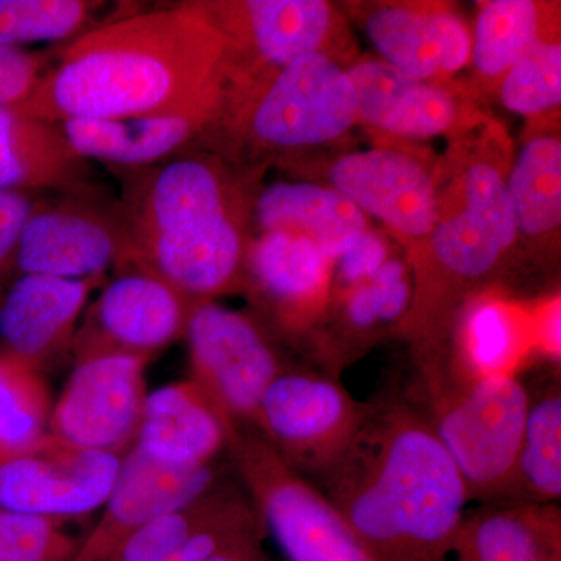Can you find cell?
<instances>
[{"mask_svg": "<svg viewBox=\"0 0 561 561\" xmlns=\"http://www.w3.org/2000/svg\"><path fill=\"white\" fill-rule=\"evenodd\" d=\"M35 203L25 192L0 191V283L16 272L18 241Z\"/></svg>", "mask_w": 561, "mask_h": 561, "instance_id": "obj_33", "label": "cell"}, {"mask_svg": "<svg viewBox=\"0 0 561 561\" xmlns=\"http://www.w3.org/2000/svg\"><path fill=\"white\" fill-rule=\"evenodd\" d=\"M219 124L261 150L319 146L357 124L356 91L348 72L320 51L224 88L208 127Z\"/></svg>", "mask_w": 561, "mask_h": 561, "instance_id": "obj_4", "label": "cell"}, {"mask_svg": "<svg viewBox=\"0 0 561 561\" xmlns=\"http://www.w3.org/2000/svg\"><path fill=\"white\" fill-rule=\"evenodd\" d=\"M518 231L541 236L560 227L561 144L537 136L524 144L505 181Z\"/></svg>", "mask_w": 561, "mask_h": 561, "instance_id": "obj_25", "label": "cell"}, {"mask_svg": "<svg viewBox=\"0 0 561 561\" xmlns=\"http://www.w3.org/2000/svg\"><path fill=\"white\" fill-rule=\"evenodd\" d=\"M341 459L313 481L376 561H448L471 501L411 397L368 402Z\"/></svg>", "mask_w": 561, "mask_h": 561, "instance_id": "obj_2", "label": "cell"}, {"mask_svg": "<svg viewBox=\"0 0 561 561\" xmlns=\"http://www.w3.org/2000/svg\"><path fill=\"white\" fill-rule=\"evenodd\" d=\"M0 191L91 194L90 168L70 149L60 124L0 110Z\"/></svg>", "mask_w": 561, "mask_h": 561, "instance_id": "obj_20", "label": "cell"}, {"mask_svg": "<svg viewBox=\"0 0 561 561\" xmlns=\"http://www.w3.org/2000/svg\"><path fill=\"white\" fill-rule=\"evenodd\" d=\"M221 41L224 87L261 79L320 54L332 25L321 0L197 2Z\"/></svg>", "mask_w": 561, "mask_h": 561, "instance_id": "obj_9", "label": "cell"}, {"mask_svg": "<svg viewBox=\"0 0 561 561\" xmlns=\"http://www.w3.org/2000/svg\"><path fill=\"white\" fill-rule=\"evenodd\" d=\"M542 507L485 504L468 511L448 561H537Z\"/></svg>", "mask_w": 561, "mask_h": 561, "instance_id": "obj_24", "label": "cell"}, {"mask_svg": "<svg viewBox=\"0 0 561 561\" xmlns=\"http://www.w3.org/2000/svg\"><path fill=\"white\" fill-rule=\"evenodd\" d=\"M216 483L214 465L173 467L147 456L133 445L122 456L119 476L103 505L101 519L69 561L108 560L140 527L195 500Z\"/></svg>", "mask_w": 561, "mask_h": 561, "instance_id": "obj_13", "label": "cell"}, {"mask_svg": "<svg viewBox=\"0 0 561 561\" xmlns=\"http://www.w3.org/2000/svg\"><path fill=\"white\" fill-rule=\"evenodd\" d=\"M121 461L116 454L73 448L47 434L28 451L0 457V508L80 518L105 505Z\"/></svg>", "mask_w": 561, "mask_h": 561, "instance_id": "obj_11", "label": "cell"}, {"mask_svg": "<svg viewBox=\"0 0 561 561\" xmlns=\"http://www.w3.org/2000/svg\"><path fill=\"white\" fill-rule=\"evenodd\" d=\"M228 451L287 560L376 561L324 494L291 471L257 432H239Z\"/></svg>", "mask_w": 561, "mask_h": 561, "instance_id": "obj_5", "label": "cell"}, {"mask_svg": "<svg viewBox=\"0 0 561 561\" xmlns=\"http://www.w3.org/2000/svg\"><path fill=\"white\" fill-rule=\"evenodd\" d=\"M262 538L264 537H254L238 542L208 561H262L265 556L264 549H262Z\"/></svg>", "mask_w": 561, "mask_h": 561, "instance_id": "obj_37", "label": "cell"}, {"mask_svg": "<svg viewBox=\"0 0 561 561\" xmlns=\"http://www.w3.org/2000/svg\"><path fill=\"white\" fill-rule=\"evenodd\" d=\"M101 279L18 276L0 302V350L43 370L72 346L91 291Z\"/></svg>", "mask_w": 561, "mask_h": 561, "instance_id": "obj_15", "label": "cell"}, {"mask_svg": "<svg viewBox=\"0 0 561 561\" xmlns=\"http://www.w3.org/2000/svg\"><path fill=\"white\" fill-rule=\"evenodd\" d=\"M518 356V328L512 313L500 302L479 301L465 317L463 354L449 367L470 378L515 375L512 367Z\"/></svg>", "mask_w": 561, "mask_h": 561, "instance_id": "obj_28", "label": "cell"}, {"mask_svg": "<svg viewBox=\"0 0 561 561\" xmlns=\"http://www.w3.org/2000/svg\"><path fill=\"white\" fill-rule=\"evenodd\" d=\"M540 39L537 3L494 0L483 5L476 21L471 60L481 76L497 79Z\"/></svg>", "mask_w": 561, "mask_h": 561, "instance_id": "obj_27", "label": "cell"}, {"mask_svg": "<svg viewBox=\"0 0 561 561\" xmlns=\"http://www.w3.org/2000/svg\"><path fill=\"white\" fill-rule=\"evenodd\" d=\"M500 95L505 108L522 116L560 106V43L537 41L502 77Z\"/></svg>", "mask_w": 561, "mask_h": 561, "instance_id": "obj_30", "label": "cell"}, {"mask_svg": "<svg viewBox=\"0 0 561 561\" xmlns=\"http://www.w3.org/2000/svg\"><path fill=\"white\" fill-rule=\"evenodd\" d=\"M50 413L41 371L0 350V457L38 445L49 434Z\"/></svg>", "mask_w": 561, "mask_h": 561, "instance_id": "obj_26", "label": "cell"}, {"mask_svg": "<svg viewBox=\"0 0 561 561\" xmlns=\"http://www.w3.org/2000/svg\"><path fill=\"white\" fill-rule=\"evenodd\" d=\"M87 195L35 203L18 241L16 273L88 279L102 278L110 267L142 271L121 208L111 213Z\"/></svg>", "mask_w": 561, "mask_h": 561, "instance_id": "obj_8", "label": "cell"}, {"mask_svg": "<svg viewBox=\"0 0 561 561\" xmlns=\"http://www.w3.org/2000/svg\"><path fill=\"white\" fill-rule=\"evenodd\" d=\"M561 497V391L552 381L531 397L516 460L515 476L504 504L553 505Z\"/></svg>", "mask_w": 561, "mask_h": 561, "instance_id": "obj_23", "label": "cell"}, {"mask_svg": "<svg viewBox=\"0 0 561 561\" xmlns=\"http://www.w3.org/2000/svg\"><path fill=\"white\" fill-rule=\"evenodd\" d=\"M560 301L552 302L549 309L542 312L540 324V342L542 350L552 357L560 360Z\"/></svg>", "mask_w": 561, "mask_h": 561, "instance_id": "obj_36", "label": "cell"}, {"mask_svg": "<svg viewBox=\"0 0 561 561\" xmlns=\"http://www.w3.org/2000/svg\"><path fill=\"white\" fill-rule=\"evenodd\" d=\"M368 409L334 376L284 368L262 398L257 434L291 471L313 482L341 459Z\"/></svg>", "mask_w": 561, "mask_h": 561, "instance_id": "obj_6", "label": "cell"}, {"mask_svg": "<svg viewBox=\"0 0 561 561\" xmlns=\"http://www.w3.org/2000/svg\"><path fill=\"white\" fill-rule=\"evenodd\" d=\"M254 217L262 232L305 236L330 261L341 260L367 232V216L348 197L316 183L268 184L257 195Z\"/></svg>", "mask_w": 561, "mask_h": 561, "instance_id": "obj_22", "label": "cell"}, {"mask_svg": "<svg viewBox=\"0 0 561 561\" xmlns=\"http://www.w3.org/2000/svg\"><path fill=\"white\" fill-rule=\"evenodd\" d=\"M356 91L357 122L401 138H434L453 130L459 102L445 88L413 80L381 60L346 69Z\"/></svg>", "mask_w": 561, "mask_h": 561, "instance_id": "obj_18", "label": "cell"}, {"mask_svg": "<svg viewBox=\"0 0 561 561\" xmlns=\"http://www.w3.org/2000/svg\"><path fill=\"white\" fill-rule=\"evenodd\" d=\"M421 394L471 500L504 504L530 408L527 387L516 375L461 376L437 357L424 360Z\"/></svg>", "mask_w": 561, "mask_h": 561, "instance_id": "obj_3", "label": "cell"}, {"mask_svg": "<svg viewBox=\"0 0 561 561\" xmlns=\"http://www.w3.org/2000/svg\"><path fill=\"white\" fill-rule=\"evenodd\" d=\"M365 32L381 61L413 80L459 72L471 60V33L451 11L381 7L365 20Z\"/></svg>", "mask_w": 561, "mask_h": 561, "instance_id": "obj_16", "label": "cell"}, {"mask_svg": "<svg viewBox=\"0 0 561 561\" xmlns=\"http://www.w3.org/2000/svg\"><path fill=\"white\" fill-rule=\"evenodd\" d=\"M262 561H271L267 559V556H264V559H262Z\"/></svg>", "mask_w": 561, "mask_h": 561, "instance_id": "obj_38", "label": "cell"}, {"mask_svg": "<svg viewBox=\"0 0 561 561\" xmlns=\"http://www.w3.org/2000/svg\"><path fill=\"white\" fill-rule=\"evenodd\" d=\"M214 114L79 119L60 124L70 149L84 161L138 171L171 160L201 138Z\"/></svg>", "mask_w": 561, "mask_h": 561, "instance_id": "obj_19", "label": "cell"}, {"mask_svg": "<svg viewBox=\"0 0 561 561\" xmlns=\"http://www.w3.org/2000/svg\"><path fill=\"white\" fill-rule=\"evenodd\" d=\"M537 561H561V518L556 504L542 507Z\"/></svg>", "mask_w": 561, "mask_h": 561, "instance_id": "obj_35", "label": "cell"}, {"mask_svg": "<svg viewBox=\"0 0 561 561\" xmlns=\"http://www.w3.org/2000/svg\"><path fill=\"white\" fill-rule=\"evenodd\" d=\"M221 41L197 2L106 22L55 58L16 111L79 119L206 113L221 99Z\"/></svg>", "mask_w": 561, "mask_h": 561, "instance_id": "obj_1", "label": "cell"}, {"mask_svg": "<svg viewBox=\"0 0 561 561\" xmlns=\"http://www.w3.org/2000/svg\"><path fill=\"white\" fill-rule=\"evenodd\" d=\"M191 306L153 273L131 268L92 302L70 350L77 360L95 354L149 357L183 337Z\"/></svg>", "mask_w": 561, "mask_h": 561, "instance_id": "obj_12", "label": "cell"}, {"mask_svg": "<svg viewBox=\"0 0 561 561\" xmlns=\"http://www.w3.org/2000/svg\"><path fill=\"white\" fill-rule=\"evenodd\" d=\"M330 184L367 216L411 238L431 234L440 217L437 190L423 162L405 151L370 149L332 164Z\"/></svg>", "mask_w": 561, "mask_h": 561, "instance_id": "obj_14", "label": "cell"}, {"mask_svg": "<svg viewBox=\"0 0 561 561\" xmlns=\"http://www.w3.org/2000/svg\"><path fill=\"white\" fill-rule=\"evenodd\" d=\"M51 55L18 46H0V110L16 108L49 69Z\"/></svg>", "mask_w": 561, "mask_h": 561, "instance_id": "obj_32", "label": "cell"}, {"mask_svg": "<svg viewBox=\"0 0 561 561\" xmlns=\"http://www.w3.org/2000/svg\"><path fill=\"white\" fill-rule=\"evenodd\" d=\"M386 261V245L378 236L367 231L341 257L339 276L350 287L356 286V284L371 279Z\"/></svg>", "mask_w": 561, "mask_h": 561, "instance_id": "obj_34", "label": "cell"}, {"mask_svg": "<svg viewBox=\"0 0 561 561\" xmlns=\"http://www.w3.org/2000/svg\"><path fill=\"white\" fill-rule=\"evenodd\" d=\"M191 381L224 416L232 434L257 432L262 398L284 370L260 328L238 311L195 305L184 330Z\"/></svg>", "mask_w": 561, "mask_h": 561, "instance_id": "obj_7", "label": "cell"}, {"mask_svg": "<svg viewBox=\"0 0 561 561\" xmlns=\"http://www.w3.org/2000/svg\"><path fill=\"white\" fill-rule=\"evenodd\" d=\"M149 360L124 353L77 360L51 408V437L73 448L124 456L138 435Z\"/></svg>", "mask_w": 561, "mask_h": 561, "instance_id": "obj_10", "label": "cell"}, {"mask_svg": "<svg viewBox=\"0 0 561 561\" xmlns=\"http://www.w3.org/2000/svg\"><path fill=\"white\" fill-rule=\"evenodd\" d=\"M99 7L84 0H0V46L77 38L91 31Z\"/></svg>", "mask_w": 561, "mask_h": 561, "instance_id": "obj_29", "label": "cell"}, {"mask_svg": "<svg viewBox=\"0 0 561 561\" xmlns=\"http://www.w3.org/2000/svg\"><path fill=\"white\" fill-rule=\"evenodd\" d=\"M230 426L191 379L147 393L135 446L173 467H210L234 440Z\"/></svg>", "mask_w": 561, "mask_h": 561, "instance_id": "obj_17", "label": "cell"}, {"mask_svg": "<svg viewBox=\"0 0 561 561\" xmlns=\"http://www.w3.org/2000/svg\"><path fill=\"white\" fill-rule=\"evenodd\" d=\"M330 260L305 236L261 232L245 254L251 286L286 327H298L323 305Z\"/></svg>", "mask_w": 561, "mask_h": 561, "instance_id": "obj_21", "label": "cell"}, {"mask_svg": "<svg viewBox=\"0 0 561 561\" xmlns=\"http://www.w3.org/2000/svg\"><path fill=\"white\" fill-rule=\"evenodd\" d=\"M66 522L0 508V561H69L83 538Z\"/></svg>", "mask_w": 561, "mask_h": 561, "instance_id": "obj_31", "label": "cell"}]
</instances>
